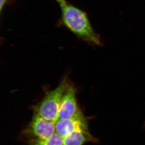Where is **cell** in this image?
<instances>
[{"instance_id": "1", "label": "cell", "mask_w": 145, "mask_h": 145, "mask_svg": "<svg viewBox=\"0 0 145 145\" xmlns=\"http://www.w3.org/2000/svg\"><path fill=\"white\" fill-rule=\"evenodd\" d=\"M61 8V21L64 26L83 40L101 45L100 36L93 30L85 12L68 3Z\"/></svg>"}, {"instance_id": "2", "label": "cell", "mask_w": 145, "mask_h": 145, "mask_svg": "<svg viewBox=\"0 0 145 145\" xmlns=\"http://www.w3.org/2000/svg\"><path fill=\"white\" fill-rule=\"evenodd\" d=\"M68 83L64 79L55 89L46 94L40 103L34 107V113L56 123L63 97Z\"/></svg>"}, {"instance_id": "3", "label": "cell", "mask_w": 145, "mask_h": 145, "mask_svg": "<svg viewBox=\"0 0 145 145\" xmlns=\"http://www.w3.org/2000/svg\"><path fill=\"white\" fill-rule=\"evenodd\" d=\"M55 132V123L34 113L23 133L29 140H42L50 137Z\"/></svg>"}, {"instance_id": "4", "label": "cell", "mask_w": 145, "mask_h": 145, "mask_svg": "<svg viewBox=\"0 0 145 145\" xmlns=\"http://www.w3.org/2000/svg\"><path fill=\"white\" fill-rule=\"evenodd\" d=\"M55 131L63 137L75 131L89 132L87 119L80 110L69 119L57 121L55 123Z\"/></svg>"}, {"instance_id": "5", "label": "cell", "mask_w": 145, "mask_h": 145, "mask_svg": "<svg viewBox=\"0 0 145 145\" xmlns=\"http://www.w3.org/2000/svg\"><path fill=\"white\" fill-rule=\"evenodd\" d=\"M80 110L77 104L75 88L69 84L60 106L58 121L69 119Z\"/></svg>"}, {"instance_id": "6", "label": "cell", "mask_w": 145, "mask_h": 145, "mask_svg": "<svg viewBox=\"0 0 145 145\" xmlns=\"http://www.w3.org/2000/svg\"><path fill=\"white\" fill-rule=\"evenodd\" d=\"M95 139L90 133L77 131L63 137L64 145H83L86 143L93 142Z\"/></svg>"}, {"instance_id": "7", "label": "cell", "mask_w": 145, "mask_h": 145, "mask_svg": "<svg viewBox=\"0 0 145 145\" xmlns=\"http://www.w3.org/2000/svg\"><path fill=\"white\" fill-rule=\"evenodd\" d=\"M29 145H64L63 137L55 133L48 138L42 140H29Z\"/></svg>"}, {"instance_id": "8", "label": "cell", "mask_w": 145, "mask_h": 145, "mask_svg": "<svg viewBox=\"0 0 145 145\" xmlns=\"http://www.w3.org/2000/svg\"><path fill=\"white\" fill-rule=\"evenodd\" d=\"M10 0H0V13H1V11L2 10L4 6Z\"/></svg>"}, {"instance_id": "9", "label": "cell", "mask_w": 145, "mask_h": 145, "mask_svg": "<svg viewBox=\"0 0 145 145\" xmlns=\"http://www.w3.org/2000/svg\"><path fill=\"white\" fill-rule=\"evenodd\" d=\"M56 1L59 4L61 7L64 6L67 3L65 0H56Z\"/></svg>"}]
</instances>
